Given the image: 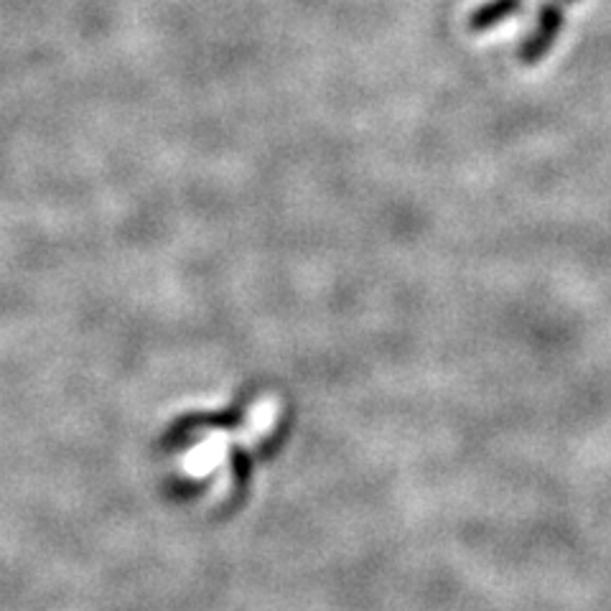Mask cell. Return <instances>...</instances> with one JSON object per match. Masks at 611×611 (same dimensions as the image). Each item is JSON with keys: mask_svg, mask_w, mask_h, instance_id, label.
I'll return each instance as SVG.
<instances>
[]
</instances>
